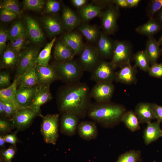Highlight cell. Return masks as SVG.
<instances>
[{
	"mask_svg": "<svg viewBox=\"0 0 162 162\" xmlns=\"http://www.w3.org/2000/svg\"><path fill=\"white\" fill-rule=\"evenodd\" d=\"M90 91L85 82L66 84L58 94L57 102L60 112L62 113H74L80 118L84 117L91 104Z\"/></svg>",
	"mask_w": 162,
	"mask_h": 162,
	"instance_id": "1",
	"label": "cell"
},
{
	"mask_svg": "<svg viewBox=\"0 0 162 162\" xmlns=\"http://www.w3.org/2000/svg\"><path fill=\"white\" fill-rule=\"evenodd\" d=\"M125 112L124 107L121 105L110 101L92 104L88 109L87 115L95 122L105 127H111L121 121Z\"/></svg>",
	"mask_w": 162,
	"mask_h": 162,
	"instance_id": "2",
	"label": "cell"
},
{
	"mask_svg": "<svg viewBox=\"0 0 162 162\" xmlns=\"http://www.w3.org/2000/svg\"><path fill=\"white\" fill-rule=\"evenodd\" d=\"M58 78L66 84L80 82L83 74L78 61L74 60L66 62H58L53 67Z\"/></svg>",
	"mask_w": 162,
	"mask_h": 162,
	"instance_id": "3",
	"label": "cell"
},
{
	"mask_svg": "<svg viewBox=\"0 0 162 162\" xmlns=\"http://www.w3.org/2000/svg\"><path fill=\"white\" fill-rule=\"evenodd\" d=\"M59 115H47L42 116L41 131L44 141L55 145L58 136V122Z\"/></svg>",
	"mask_w": 162,
	"mask_h": 162,
	"instance_id": "4",
	"label": "cell"
},
{
	"mask_svg": "<svg viewBox=\"0 0 162 162\" xmlns=\"http://www.w3.org/2000/svg\"><path fill=\"white\" fill-rule=\"evenodd\" d=\"M132 45L124 41H116L115 47L110 61L115 69L130 63L132 54Z\"/></svg>",
	"mask_w": 162,
	"mask_h": 162,
	"instance_id": "5",
	"label": "cell"
},
{
	"mask_svg": "<svg viewBox=\"0 0 162 162\" xmlns=\"http://www.w3.org/2000/svg\"><path fill=\"white\" fill-rule=\"evenodd\" d=\"M79 56L77 61L83 72L91 73L101 60L97 47L89 45H84Z\"/></svg>",
	"mask_w": 162,
	"mask_h": 162,
	"instance_id": "6",
	"label": "cell"
},
{
	"mask_svg": "<svg viewBox=\"0 0 162 162\" xmlns=\"http://www.w3.org/2000/svg\"><path fill=\"white\" fill-rule=\"evenodd\" d=\"M113 4L108 5L100 15L103 29L107 35L113 34L117 28L119 11L118 7Z\"/></svg>",
	"mask_w": 162,
	"mask_h": 162,
	"instance_id": "7",
	"label": "cell"
},
{
	"mask_svg": "<svg viewBox=\"0 0 162 162\" xmlns=\"http://www.w3.org/2000/svg\"><path fill=\"white\" fill-rule=\"evenodd\" d=\"M115 70L110 62L101 60L91 73L90 79L96 83L112 82L115 81Z\"/></svg>",
	"mask_w": 162,
	"mask_h": 162,
	"instance_id": "8",
	"label": "cell"
},
{
	"mask_svg": "<svg viewBox=\"0 0 162 162\" xmlns=\"http://www.w3.org/2000/svg\"><path fill=\"white\" fill-rule=\"evenodd\" d=\"M115 90L112 82H100L96 83L90 91L91 98L97 103H104L110 101Z\"/></svg>",
	"mask_w": 162,
	"mask_h": 162,
	"instance_id": "9",
	"label": "cell"
},
{
	"mask_svg": "<svg viewBox=\"0 0 162 162\" xmlns=\"http://www.w3.org/2000/svg\"><path fill=\"white\" fill-rule=\"evenodd\" d=\"M38 115L39 116L29 107L21 108L11 119L12 128H16L18 130L25 129Z\"/></svg>",
	"mask_w": 162,
	"mask_h": 162,
	"instance_id": "10",
	"label": "cell"
},
{
	"mask_svg": "<svg viewBox=\"0 0 162 162\" xmlns=\"http://www.w3.org/2000/svg\"><path fill=\"white\" fill-rule=\"evenodd\" d=\"M38 51L34 48L27 49L20 54L17 67L16 75H21L29 68L37 64Z\"/></svg>",
	"mask_w": 162,
	"mask_h": 162,
	"instance_id": "11",
	"label": "cell"
},
{
	"mask_svg": "<svg viewBox=\"0 0 162 162\" xmlns=\"http://www.w3.org/2000/svg\"><path fill=\"white\" fill-rule=\"evenodd\" d=\"M52 98L50 86H38L32 102L29 107L42 116L40 112L41 106Z\"/></svg>",
	"mask_w": 162,
	"mask_h": 162,
	"instance_id": "12",
	"label": "cell"
},
{
	"mask_svg": "<svg viewBox=\"0 0 162 162\" xmlns=\"http://www.w3.org/2000/svg\"><path fill=\"white\" fill-rule=\"evenodd\" d=\"M34 68L38 86H50L53 82L59 79L54 68L49 65L43 66L36 64Z\"/></svg>",
	"mask_w": 162,
	"mask_h": 162,
	"instance_id": "13",
	"label": "cell"
},
{
	"mask_svg": "<svg viewBox=\"0 0 162 162\" xmlns=\"http://www.w3.org/2000/svg\"><path fill=\"white\" fill-rule=\"evenodd\" d=\"M137 67L132 66L130 63L124 64L116 72L115 81L118 82L130 85L136 83Z\"/></svg>",
	"mask_w": 162,
	"mask_h": 162,
	"instance_id": "14",
	"label": "cell"
},
{
	"mask_svg": "<svg viewBox=\"0 0 162 162\" xmlns=\"http://www.w3.org/2000/svg\"><path fill=\"white\" fill-rule=\"evenodd\" d=\"M80 118L70 112L62 113L61 118V130L63 133L69 136L74 135L79 124Z\"/></svg>",
	"mask_w": 162,
	"mask_h": 162,
	"instance_id": "15",
	"label": "cell"
},
{
	"mask_svg": "<svg viewBox=\"0 0 162 162\" xmlns=\"http://www.w3.org/2000/svg\"><path fill=\"white\" fill-rule=\"evenodd\" d=\"M116 42L104 32H100L97 47L100 58L111 59Z\"/></svg>",
	"mask_w": 162,
	"mask_h": 162,
	"instance_id": "16",
	"label": "cell"
},
{
	"mask_svg": "<svg viewBox=\"0 0 162 162\" xmlns=\"http://www.w3.org/2000/svg\"><path fill=\"white\" fill-rule=\"evenodd\" d=\"M76 54L72 49L62 40L56 44L54 51L55 59L58 62H64L74 59Z\"/></svg>",
	"mask_w": 162,
	"mask_h": 162,
	"instance_id": "17",
	"label": "cell"
},
{
	"mask_svg": "<svg viewBox=\"0 0 162 162\" xmlns=\"http://www.w3.org/2000/svg\"><path fill=\"white\" fill-rule=\"evenodd\" d=\"M26 35L33 42L38 43L44 39L43 32L38 23L32 18L27 16L26 18Z\"/></svg>",
	"mask_w": 162,
	"mask_h": 162,
	"instance_id": "18",
	"label": "cell"
},
{
	"mask_svg": "<svg viewBox=\"0 0 162 162\" xmlns=\"http://www.w3.org/2000/svg\"><path fill=\"white\" fill-rule=\"evenodd\" d=\"M21 75H16L13 82L10 85L0 90V100L10 103L19 109L22 107L16 101V94L17 86L19 83Z\"/></svg>",
	"mask_w": 162,
	"mask_h": 162,
	"instance_id": "19",
	"label": "cell"
},
{
	"mask_svg": "<svg viewBox=\"0 0 162 162\" xmlns=\"http://www.w3.org/2000/svg\"><path fill=\"white\" fill-rule=\"evenodd\" d=\"M37 87L19 86L17 88L16 99L18 104L21 107L29 106L36 91Z\"/></svg>",
	"mask_w": 162,
	"mask_h": 162,
	"instance_id": "20",
	"label": "cell"
},
{
	"mask_svg": "<svg viewBox=\"0 0 162 162\" xmlns=\"http://www.w3.org/2000/svg\"><path fill=\"white\" fill-rule=\"evenodd\" d=\"M77 130L79 136L85 140L95 139L98 136L97 127L95 123L93 122H81L79 124Z\"/></svg>",
	"mask_w": 162,
	"mask_h": 162,
	"instance_id": "21",
	"label": "cell"
},
{
	"mask_svg": "<svg viewBox=\"0 0 162 162\" xmlns=\"http://www.w3.org/2000/svg\"><path fill=\"white\" fill-rule=\"evenodd\" d=\"M134 112L140 123H148L155 119L152 108V104L141 102L136 106Z\"/></svg>",
	"mask_w": 162,
	"mask_h": 162,
	"instance_id": "22",
	"label": "cell"
},
{
	"mask_svg": "<svg viewBox=\"0 0 162 162\" xmlns=\"http://www.w3.org/2000/svg\"><path fill=\"white\" fill-rule=\"evenodd\" d=\"M61 40L72 49L76 55L80 54L84 46L81 35L77 32H70L65 34Z\"/></svg>",
	"mask_w": 162,
	"mask_h": 162,
	"instance_id": "23",
	"label": "cell"
},
{
	"mask_svg": "<svg viewBox=\"0 0 162 162\" xmlns=\"http://www.w3.org/2000/svg\"><path fill=\"white\" fill-rule=\"evenodd\" d=\"M159 121L147 123L143 132V137L145 144L148 145L162 136V130L160 127Z\"/></svg>",
	"mask_w": 162,
	"mask_h": 162,
	"instance_id": "24",
	"label": "cell"
},
{
	"mask_svg": "<svg viewBox=\"0 0 162 162\" xmlns=\"http://www.w3.org/2000/svg\"><path fill=\"white\" fill-rule=\"evenodd\" d=\"M62 23L69 31L75 29L80 24V20L77 15L71 9L64 7L62 14Z\"/></svg>",
	"mask_w": 162,
	"mask_h": 162,
	"instance_id": "25",
	"label": "cell"
},
{
	"mask_svg": "<svg viewBox=\"0 0 162 162\" xmlns=\"http://www.w3.org/2000/svg\"><path fill=\"white\" fill-rule=\"evenodd\" d=\"M104 6L86 4L80 8L79 14L81 19L84 22L88 21L98 16H100Z\"/></svg>",
	"mask_w": 162,
	"mask_h": 162,
	"instance_id": "26",
	"label": "cell"
},
{
	"mask_svg": "<svg viewBox=\"0 0 162 162\" xmlns=\"http://www.w3.org/2000/svg\"><path fill=\"white\" fill-rule=\"evenodd\" d=\"M162 29V27L157 20L154 17L149 19L145 23L141 25L136 29L139 34L147 36L149 37L153 36Z\"/></svg>",
	"mask_w": 162,
	"mask_h": 162,
	"instance_id": "27",
	"label": "cell"
},
{
	"mask_svg": "<svg viewBox=\"0 0 162 162\" xmlns=\"http://www.w3.org/2000/svg\"><path fill=\"white\" fill-rule=\"evenodd\" d=\"M42 22L49 35L54 36L61 33L63 29V25L57 17L48 16L44 17Z\"/></svg>",
	"mask_w": 162,
	"mask_h": 162,
	"instance_id": "28",
	"label": "cell"
},
{
	"mask_svg": "<svg viewBox=\"0 0 162 162\" xmlns=\"http://www.w3.org/2000/svg\"><path fill=\"white\" fill-rule=\"evenodd\" d=\"M158 41L153 37H149L146 44V51L150 64L152 65L157 63L161 52Z\"/></svg>",
	"mask_w": 162,
	"mask_h": 162,
	"instance_id": "29",
	"label": "cell"
},
{
	"mask_svg": "<svg viewBox=\"0 0 162 162\" xmlns=\"http://www.w3.org/2000/svg\"><path fill=\"white\" fill-rule=\"evenodd\" d=\"M20 54L10 47L7 48L2 54L1 66L5 68H11L17 64Z\"/></svg>",
	"mask_w": 162,
	"mask_h": 162,
	"instance_id": "30",
	"label": "cell"
},
{
	"mask_svg": "<svg viewBox=\"0 0 162 162\" xmlns=\"http://www.w3.org/2000/svg\"><path fill=\"white\" fill-rule=\"evenodd\" d=\"M19 86L32 87L38 86L34 67L29 68L21 75Z\"/></svg>",
	"mask_w": 162,
	"mask_h": 162,
	"instance_id": "31",
	"label": "cell"
},
{
	"mask_svg": "<svg viewBox=\"0 0 162 162\" xmlns=\"http://www.w3.org/2000/svg\"><path fill=\"white\" fill-rule=\"evenodd\" d=\"M78 29L88 41L94 42L98 40L100 32L95 26L86 23L80 24Z\"/></svg>",
	"mask_w": 162,
	"mask_h": 162,
	"instance_id": "32",
	"label": "cell"
},
{
	"mask_svg": "<svg viewBox=\"0 0 162 162\" xmlns=\"http://www.w3.org/2000/svg\"><path fill=\"white\" fill-rule=\"evenodd\" d=\"M127 127L134 132L140 129V122L134 112L132 110L125 112L121 119Z\"/></svg>",
	"mask_w": 162,
	"mask_h": 162,
	"instance_id": "33",
	"label": "cell"
},
{
	"mask_svg": "<svg viewBox=\"0 0 162 162\" xmlns=\"http://www.w3.org/2000/svg\"><path fill=\"white\" fill-rule=\"evenodd\" d=\"M56 40V38L54 37L38 54L37 59V64L43 66L49 65L51 50Z\"/></svg>",
	"mask_w": 162,
	"mask_h": 162,
	"instance_id": "34",
	"label": "cell"
},
{
	"mask_svg": "<svg viewBox=\"0 0 162 162\" xmlns=\"http://www.w3.org/2000/svg\"><path fill=\"white\" fill-rule=\"evenodd\" d=\"M134 58L135 65L137 67L144 71H148L150 66L149 58L145 50L136 52Z\"/></svg>",
	"mask_w": 162,
	"mask_h": 162,
	"instance_id": "35",
	"label": "cell"
},
{
	"mask_svg": "<svg viewBox=\"0 0 162 162\" xmlns=\"http://www.w3.org/2000/svg\"><path fill=\"white\" fill-rule=\"evenodd\" d=\"M25 32L22 23L20 21H17L8 31L7 40L12 43Z\"/></svg>",
	"mask_w": 162,
	"mask_h": 162,
	"instance_id": "36",
	"label": "cell"
},
{
	"mask_svg": "<svg viewBox=\"0 0 162 162\" xmlns=\"http://www.w3.org/2000/svg\"><path fill=\"white\" fill-rule=\"evenodd\" d=\"M141 152L131 150L121 154L116 162H138L140 159Z\"/></svg>",
	"mask_w": 162,
	"mask_h": 162,
	"instance_id": "37",
	"label": "cell"
},
{
	"mask_svg": "<svg viewBox=\"0 0 162 162\" xmlns=\"http://www.w3.org/2000/svg\"><path fill=\"white\" fill-rule=\"evenodd\" d=\"M162 8V0L149 1L146 8V14L149 19L154 17L155 14Z\"/></svg>",
	"mask_w": 162,
	"mask_h": 162,
	"instance_id": "38",
	"label": "cell"
},
{
	"mask_svg": "<svg viewBox=\"0 0 162 162\" xmlns=\"http://www.w3.org/2000/svg\"><path fill=\"white\" fill-rule=\"evenodd\" d=\"M0 8L12 11L18 15L21 13L18 1L16 0H3L0 3Z\"/></svg>",
	"mask_w": 162,
	"mask_h": 162,
	"instance_id": "39",
	"label": "cell"
},
{
	"mask_svg": "<svg viewBox=\"0 0 162 162\" xmlns=\"http://www.w3.org/2000/svg\"><path fill=\"white\" fill-rule=\"evenodd\" d=\"M14 146L1 151L0 162H11L16 153V149Z\"/></svg>",
	"mask_w": 162,
	"mask_h": 162,
	"instance_id": "40",
	"label": "cell"
},
{
	"mask_svg": "<svg viewBox=\"0 0 162 162\" xmlns=\"http://www.w3.org/2000/svg\"><path fill=\"white\" fill-rule=\"evenodd\" d=\"M26 32L11 43L10 48L17 53L20 54L23 48L26 39Z\"/></svg>",
	"mask_w": 162,
	"mask_h": 162,
	"instance_id": "41",
	"label": "cell"
},
{
	"mask_svg": "<svg viewBox=\"0 0 162 162\" xmlns=\"http://www.w3.org/2000/svg\"><path fill=\"white\" fill-rule=\"evenodd\" d=\"M44 4L42 0H24L23 4L26 9L33 10H39L42 9Z\"/></svg>",
	"mask_w": 162,
	"mask_h": 162,
	"instance_id": "42",
	"label": "cell"
},
{
	"mask_svg": "<svg viewBox=\"0 0 162 162\" xmlns=\"http://www.w3.org/2000/svg\"><path fill=\"white\" fill-rule=\"evenodd\" d=\"M18 15L15 13L5 9H1L0 19L4 22H10L15 19Z\"/></svg>",
	"mask_w": 162,
	"mask_h": 162,
	"instance_id": "43",
	"label": "cell"
},
{
	"mask_svg": "<svg viewBox=\"0 0 162 162\" xmlns=\"http://www.w3.org/2000/svg\"><path fill=\"white\" fill-rule=\"evenodd\" d=\"M148 72L151 76L157 78L162 77V62L156 63L151 65Z\"/></svg>",
	"mask_w": 162,
	"mask_h": 162,
	"instance_id": "44",
	"label": "cell"
},
{
	"mask_svg": "<svg viewBox=\"0 0 162 162\" xmlns=\"http://www.w3.org/2000/svg\"><path fill=\"white\" fill-rule=\"evenodd\" d=\"M46 12L49 13L58 12L60 9V3L58 1L55 0L47 1L46 5Z\"/></svg>",
	"mask_w": 162,
	"mask_h": 162,
	"instance_id": "45",
	"label": "cell"
},
{
	"mask_svg": "<svg viewBox=\"0 0 162 162\" xmlns=\"http://www.w3.org/2000/svg\"><path fill=\"white\" fill-rule=\"evenodd\" d=\"M4 102L5 116L11 119L19 109L7 101Z\"/></svg>",
	"mask_w": 162,
	"mask_h": 162,
	"instance_id": "46",
	"label": "cell"
},
{
	"mask_svg": "<svg viewBox=\"0 0 162 162\" xmlns=\"http://www.w3.org/2000/svg\"><path fill=\"white\" fill-rule=\"evenodd\" d=\"M8 31L4 28L0 29V54L2 55L6 49V42L7 40Z\"/></svg>",
	"mask_w": 162,
	"mask_h": 162,
	"instance_id": "47",
	"label": "cell"
},
{
	"mask_svg": "<svg viewBox=\"0 0 162 162\" xmlns=\"http://www.w3.org/2000/svg\"><path fill=\"white\" fill-rule=\"evenodd\" d=\"M10 84L9 74L5 71H2L0 73V86L1 87H8Z\"/></svg>",
	"mask_w": 162,
	"mask_h": 162,
	"instance_id": "48",
	"label": "cell"
},
{
	"mask_svg": "<svg viewBox=\"0 0 162 162\" xmlns=\"http://www.w3.org/2000/svg\"><path fill=\"white\" fill-rule=\"evenodd\" d=\"M152 108L155 119L160 122H162V106L152 103Z\"/></svg>",
	"mask_w": 162,
	"mask_h": 162,
	"instance_id": "49",
	"label": "cell"
},
{
	"mask_svg": "<svg viewBox=\"0 0 162 162\" xmlns=\"http://www.w3.org/2000/svg\"><path fill=\"white\" fill-rule=\"evenodd\" d=\"M12 128V124L7 121L1 119L0 120V131L1 133L9 132Z\"/></svg>",
	"mask_w": 162,
	"mask_h": 162,
	"instance_id": "50",
	"label": "cell"
},
{
	"mask_svg": "<svg viewBox=\"0 0 162 162\" xmlns=\"http://www.w3.org/2000/svg\"><path fill=\"white\" fill-rule=\"evenodd\" d=\"M6 142L9 143L13 145H15L17 142V137L15 134H9L4 136Z\"/></svg>",
	"mask_w": 162,
	"mask_h": 162,
	"instance_id": "51",
	"label": "cell"
},
{
	"mask_svg": "<svg viewBox=\"0 0 162 162\" xmlns=\"http://www.w3.org/2000/svg\"><path fill=\"white\" fill-rule=\"evenodd\" d=\"M112 1V3L113 4H115L118 7L128 8L127 0H113Z\"/></svg>",
	"mask_w": 162,
	"mask_h": 162,
	"instance_id": "52",
	"label": "cell"
},
{
	"mask_svg": "<svg viewBox=\"0 0 162 162\" xmlns=\"http://www.w3.org/2000/svg\"><path fill=\"white\" fill-rule=\"evenodd\" d=\"M71 2L75 7L81 8L86 4L87 1L86 0H72Z\"/></svg>",
	"mask_w": 162,
	"mask_h": 162,
	"instance_id": "53",
	"label": "cell"
},
{
	"mask_svg": "<svg viewBox=\"0 0 162 162\" xmlns=\"http://www.w3.org/2000/svg\"><path fill=\"white\" fill-rule=\"evenodd\" d=\"M128 8L137 6L141 2L140 0H127Z\"/></svg>",
	"mask_w": 162,
	"mask_h": 162,
	"instance_id": "54",
	"label": "cell"
},
{
	"mask_svg": "<svg viewBox=\"0 0 162 162\" xmlns=\"http://www.w3.org/2000/svg\"><path fill=\"white\" fill-rule=\"evenodd\" d=\"M156 16L155 18L160 23L162 27V8L155 14Z\"/></svg>",
	"mask_w": 162,
	"mask_h": 162,
	"instance_id": "55",
	"label": "cell"
},
{
	"mask_svg": "<svg viewBox=\"0 0 162 162\" xmlns=\"http://www.w3.org/2000/svg\"><path fill=\"white\" fill-rule=\"evenodd\" d=\"M0 113L1 115L5 116L4 108V102L0 100Z\"/></svg>",
	"mask_w": 162,
	"mask_h": 162,
	"instance_id": "56",
	"label": "cell"
},
{
	"mask_svg": "<svg viewBox=\"0 0 162 162\" xmlns=\"http://www.w3.org/2000/svg\"><path fill=\"white\" fill-rule=\"evenodd\" d=\"M6 142L4 138V136L3 135H1L0 136V146L1 147H3L5 145V143Z\"/></svg>",
	"mask_w": 162,
	"mask_h": 162,
	"instance_id": "57",
	"label": "cell"
},
{
	"mask_svg": "<svg viewBox=\"0 0 162 162\" xmlns=\"http://www.w3.org/2000/svg\"><path fill=\"white\" fill-rule=\"evenodd\" d=\"M160 45H162V35L158 41Z\"/></svg>",
	"mask_w": 162,
	"mask_h": 162,
	"instance_id": "58",
	"label": "cell"
},
{
	"mask_svg": "<svg viewBox=\"0 0 162 162\" xmlns=\"http://www.w3.org/2000/svg\"><path fill=\"white\" fill-rule=\"evenodd\" d=\"M161 49V52H162V48Z\"/></svg>",
	"mask_w": 162,
	"mask_h": 162,
	"instance_id": "59",
	"label": "cell"
}]
</instances>
